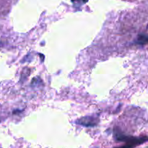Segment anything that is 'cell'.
<instances>
[{"label":"cell","instance_id":"obj_4","mask_svg":"<svg viewBox=\"0 0 148 148\" xmlns=\"http://www.w3.org/2000/svg\"><path fill=\"white\" fill-rule=\"evenodd\" d=\"M72 1H82V4H84V3H86L88 0H72Z\"/></svg>","mask_w":148,"mask_h":148},{"label":"cell","instance_id":"obj_2","mask_svg":"<svg viewBox=\"0 0 148 148\" xmlns=\"http://www.w3.org/2000/svg\"><path fill=\"white\" fill-rule=\"evenodd\" d=\"M137 43L140 44H148V35H140V36L138 38V40H137Z\"/></svg>","mask_w":148,"mask_h":148},{"label":"cell","instance_id":"obj_3","mask_svg":"<svg viewBox=\"0 0 148 148\" xmlns=\"http://www.w3.org/2000/svg\"><path fill=\"white\" fill-rule=\"evenodd\" d=\"M134 145H132V144H129V143H127L125 145H124V146L122 147H117V148H134Z\"/></svg>","mask_w":148,"mask_h":148},{"label":"cell","instance_id":"obj_1","mask_svg":"<svg viewBox=\"0 0 148 148\" xmlns=\"http://www.w3.org/2000/svg\"><path fill=\"white\" fill-rule=\"evenodd\" d=\"M77 124L85 126V127H93L98 123V117L94 115H88L78 119L76 121Z\"/></svg>","mask_w":148,"mask_h":148}]
</instances>
